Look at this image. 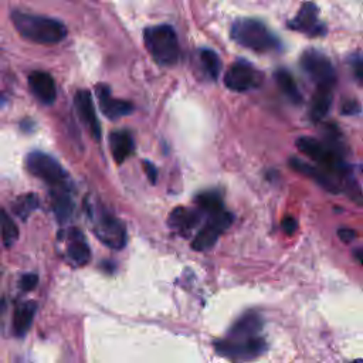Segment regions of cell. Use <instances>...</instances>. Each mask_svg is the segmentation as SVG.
<instances>
[{"label":"cell","mask_w":363,"mask_h":363,"mask_svg":"<svg viewBox=\"0 0 363 363\" xmlns=\"http://www.w3.org/2000/svg\"><path fill=\"white\" fill-rule=\"evenodd\" d=\"M12 22L22 37L38 44H57L67 36L66 26L55 19L13 12Z\"/></svg>","instance_id":"cell-1"},{"label":"cell","mask_w":363,"mask_h":363,"mask_svg":"<svg viewBox=\"0 0 363 363\" xmlns=\"http://www.w3.org/2000/svg\"><path fill=\"white\" fill-rule=\"evenodd\" d=\"M232 38L255 53H269L281 47L278 38L262 22L254 19H239L232 26Z\"/></svg>","instance_id":"cell-2"},{"label":"cell","mask_w":363,"mask_h":363,"mask_svg":"<svg viewBox=\"0 0 363 363\" xmlns=\"http://www.w3.org/2000/svg\"><path fill=\"white\" fill-rule=\"evenodd\" d=\"M145 47L152 59L161 66H173L179 60V43L175 30L162 24L149 27L143 33Z\"/></svg>","instance_id":"cell-3"},{"label":"cell","mask_w":363,"mask_h":363,"mask_svg":"<svg viewBox=\"0 0 363 363\" xmlns=\"http://www.w3.org/2000/svg\"><path fill=\"white\" fill-rule=\"evenodd\" d=\"M26 168L33 176L50 186L60 189L66 185V171L53 157L44 152H30L26 158Z\"/></svg>","instance_id":"cell-4"},{"label":"cell","mask_w":363,"mask_h":363,"mask_svg":"<svg viewBox=\"0 0 363 363\" xmlns=\"http://www.w3.org/2000/svg\"><path fill=\"white\" fill-rule=\"evenodd\" d=\"M301 67L317 87H335L336 73L331 60L318 50H306L301 57Z\"/></svg>","instance_id":"cell-5"},{"label":"cell","mask_w":363,"mask_h":363,"mask_svg":"<svg viewBox=\"0 0 363 363\" xmlns=\"http://www.w3.org/2000/svg\"><path fill=\"white\" fill-rule=\"evenodd\" d=\"M219 355L234 360H250L266 352L267 343L263 338L255 336L250 339H223L215 343Z\"/></svg>","instance_id":"cell-6"},{"label":"cell","mask_w":363,"mask_h":363,"mask_svg":"<svg viewBox=\"0 0 363 363\" xmlns=\"http://www.w3.org/2000/svg\"><path fill=\"white\" fill-rule=\"evenodd\" d=\"M263 73L258 71L247 62L234 63L225 76V84L229 90L236 92H247L263 84Z\"/></svg>","instance_id":"cell-7"},{"label":"cell","mask_w":363,"mask_h":363,"mask_svg":"<svg viewBox=\"0 0 363 363\" xmlns=\"http://www.w3.org/2000/svg\"><path fill=\"white\" fill-rule=\"evenodd\" d=\"M233 220V215L225 211L212 215L211 220L196 234L194 240L192 241V248L196 251H206L212 248L219 237L232 226Z\"/></svg>","instance_id":"cell-8"},{"label":"cell","mask_w":363,"mask_h":363,"mask_svg":"<svg viewBox=\"0 0 363 363\" xmlns=\"http://www.w3.org/2000/svg\"><path fill=\"white\" fill-rule=\"evenodd\" d=\"M94 232L104 244L114 250H121L127 244V229L124 223L111 215H102Z\"/></svg>","instance_id":"cell-9"},{"label":"cell","mask_w":363,"mask_h":363,"mask_svg":"<svg viewBox=\"0 0 363 363\" xmlns=\"http://www.w3.org/2000/svg\"><path fill=\"white\" fill-rule=\"evenodd\" d=\"M290 165L295 172L306 176L311 180H314L315 183H318L322 189H325L329 193L336 194L342 190V186L339 185L338 179L334 175H331L329 172H327L325 169H322L321 166L309 165L298 158H291Z\"/></svg>","instance_id":"cell-10"},{"label":"cell","mask_w":363,"mask_h":363,"mask_svg":"<svg viewBox=\"0 0 363 363\" xmlns=\"http://www.w3.org/2000/svg\"><path fill=\"white\" fill-rule=\"evenodd\" d=\"M318 15V8L314 3L306 2L301 6L292 22H290V27L308 36H322L325 33V27L321 24Z\"/></svg>","instance_id":"cell-11"},{"label":"cell","mask_w":363,"mask_h":363,"mask_svg":"<svg viewBox=\"0 0 363 363\" xmlns=\"http://www.w3.org/2000/svg\"><path fill=\"white\" fill-rule=\"evenodd\" d=\"M97 97H98V106L101 113L110 120H118L127 117L134 111V106L131 102L114 98L108 87L98 85Z\"/></svg>","instance_id":"cell-12"},{"label":"cell","mask_w":363,"mask_h":363,"mask_svg":"<svg viewBox=\"0 0 363 363\" xmlns=\"http://www.w3.org/2000/svg\"><path fill=\"white\" fill-rule=\"evenodd\" d=\"M74 106H76L80 120L88 128L92 138L99 141L101 127H99V121L95 114V106H94V101H92L90 91L80 90L74 97Z\"/></svg>","instance_id":"cell-13"},{"label":"cell","mask_w":363,"mask_h":363,"mask_svg":"<svg viewBox=\"0 0 363 363\" xmlns=\"http://www.w3.org/2000/svg\"><path fill=\"white\" fill-rule=\"evenodd\" d=\"M29 85L31 88V92L36 95L38 101L43 104H53L57 97L56 83L48 73L44 71H33L29 76Z\"/></svg>","instance_id":"cell-14"},{"label":"cell","mask_w":363,"mask_h":363,"mask_svg":"<svg viewBox=\"0 0 363 363\" xmlns=\"http://www.w3.org/2000/svg\"><path fill=\"white\" fill-rule=\"evenodd\" d=\"M263 328L262 315L257 314L255 311L244 314L241 318L236 321V324L230 328L229 336L230 339H250L258 336Z\"/></svg>","instance_id":"cell-15"},{"label":"cell","mask_w":363,"mask_h":363,"mask_svg":"<svg viewBox=\"0 0 363 363\" xmlns=\"http://www.w3.org/2000/svg\"><path fill=\"white\" fill-rule=\"evenodd\" d=\"M332 101L334 87H317V91L313 97V102H311V120L314 122L322 121L332 107Z\"/></svg>","instance_id":"cell-16"},{"label":"cell","mask_w":363,"mask_h":363,"mask_svg":"<svg viewBox=\"0 0 363 363\" xmlns=\"http://www.w3.org/2000/svg\"><path fill=\"white\" fill-rule=\"evenodd\" d=\"M200 220V213L196 211L187 209V207H176V209L171 213L168 223L171 229L176 230L180 234H187L192 229L197 226Z\"/></svg>","instance_id":"cell-17"},{"label":"cell","mask_w":363,"mask_h":363,"mask_svg":"<svg viewBox=\"0 0 363 363\" xmlns=\"http://www.w3.org/2000/svg\"><path fill=\"white\" fill-rule=\"evenodd\" d=\"M110 146L113 157L117 164H124L125 159L134 152V138L128 131H115L110 136Z\"/></svg>","instance_id":"cell-18"},{"label":"cell","mask_w":363,"mask_h":363,"mask_svg":"<svg viewBox=\"0 0 363 363\" xmlns=\"http://www.w3.org/2000/svg\"><path fill=\"white\" fill-rule=\"evenodd\" d=\"M67 255L76 266H85L90 262V257H91L90 247L85 243L83 233L77 229L71 230L70 244L67 247Z\"/></svg>","instance_id":"cell-19"},{"label":"cell","mask_w":363,"mask_h":363,"mask_svg":"<svg viewBox=\"0 0 363 363\" xmlns=\"http://www.w3.org/2000/svg\"><path fill=\"white\" fill-rule=\"evenodd\" d=\"M36 311H37V304L34 301L20 304L16 308L15 320H13V328H15L16 335L24 336L27 334V331L30 329V327L33 324Z\"/></svg>","instance_id":"cell-20"},{"label":"cell","mask_w":363,"mask_h":363,"mask_svg":"<svg viewBox=\"0 0 363 363\" xmlns=\"http://www.w3.org/2000/svg\"><path fill=\"white\" fill-rule=\"evenodd\" d=\"M276 81H277V85L278 88L281 90V92L288 98L291 99L294 104H299L302 101V97H301V92L298 90V85L294 80V77L291 76L290 71L281 69L276 73Z\"/></svg>","instance_id":"cell-21"},{"label":"cell","mask_w":363,"mask_h":363,"mask_svg":"<svg viewBox=\"0 0 363 363\" xmlns=\"http://www.w3.org/2000/svg\"><path fill=\"white\" fill-rule=\"evenodd\" d=\"M53 209L60 223H66L71 218L74 211V201L64 187H60L57 194L55 196Z\"/></svg>","instance_id":"cell-22"},{"label":"cell","mask_w":363,"mask_h":363,"mask_svg":"<svg viewBox=\"0 0 363 363\" xmlns=\"http://www.w3.org/2000/svg\"><path fill=\"white\" fill-rule=\"evenodd\" d=\"M199 209L207 215H216L223 211V200L218 192H203L196 197Z\"/></svg>","instance_id":"cell-23"},{"label":"cell","mask_w":363,"mask_h":363,"mask_svg":"<svg viewBox=\"0 0 363 363\" xmlns=\"http://www.w3.org/2000/svg\"><path fill=\"white\" fill-rule=\"evenodd\" d=\"M0 234H2V240L6 247H12L19 237V229L15 220L3 211L0 212Z\"/></svg>","instance_id":"cell-24"},{"label":"cell","mask_w":363,"mask_h":363,"mask_svg":"<svg viewBox=\"0 0 363 363\" xmlns=\"http://www.w3.org/2000/svg\"><path fill=\"white\" fill-rule=\"evenodd\" d=\"M200 62H201L203 69L207 73V76H209L212 80H218L220 70H222V62L215 51L213 50H201Z\"/></svg>","instance_id":"cell-25"},{"label":"cell","mask_w":363,"mask_h":363,"mask_svg":"<svg viewBox=\"0 0 363 363\" xmlns=\"http://www.w3.org/2000/svg\"><path fill=\"white\" fill-rule=\"evenodd\" d=\"M38 207V200L37 196L33 193H27L22 197H19L16 200V203L13 204V212L15 215H17L22 220H26L27 216L34 212Z\"/></svg>","instance_id":"cell-26"},{"label":"cell","mask_w":363,"mask_h":363,"mask_svg":"<svg viewBox=\"0 0 363 363\" xmlns=\"http://www.w3.org/2000/svg\"><path fill=\"white\" fill-rule=\"evenodd\" d=\"M349 66L355 81L363 87V56L359 55L352 56L349 60Z\"/></svg>","instance_id":"cell-27"},{"label":"cell","mask_w":363,"mask_h":363,"mask_svg":"<svg viewBox=\"0 0 363 363\" xmlns=\"http://www.w3.org/2000/svg\"><path fill=\"white\" fill-rule=\"evenodd\" d=\"M342 114L343 115H356V114H359V111H360V106H359V102L357 101H355V99H348V101H345L343 104H342Z\"/></svg>","instance_id":"cell-28"},{"label":"cell","mask_w":363,"mask_h":363,"mask_svg":"<svg viewBox=\"0 0 363 363\" xmlns=\"http://www.w3.org/2000/svg\"><path fill=\"white\" fill-rule=\"evenodd\" d=\"M38 283V277L36 274H24L20 280V287L23 291H31L36 288Z\"/></svg>","instance_id":"cell-29"},{"label":"cell","mask_w":363,"mask_h":363,"mask_svg":"<svg viewBox=\"0 0 363 363\" xmlns=\"http://www.w3.org/2000/svg\"><path fill=\"white\" fill-rule=\"evenodd\" d=\"M297 227H298V223H297V220L294 218L288 216V218H285L283 220V230H284V233L287 236H292L297 232Z\"/></svg>","instance_id":"cell-30"},{"label":"cell","mask_w":363,"mask_h":363,"mask_svg":"<svg viewBox=\"0 0 363 363\" xmlns=\"http://www.w3.org/2000/svg\"><path fill=\"white\" fill-rule=\"evenodd\" d=\"M338 236H339V239H341L343 243H352V241L356 239V232L352 230V229L342 227V229L338 230Z\"/></svg>","instance_id":"cell-31"},{"label":"cell","mask_w":363,"mask_h":363,"mask_svg":"<svg viewBox=\"0 0 363 363\" xmlns=\"http://www.w3.org/2000/svg\"><path fill=\"white\" fill-rule=\"evenodd\" d=\"M143 168H145V171H146V175H148L149 180H150L152 183L157 182V178H158V171H157V168L153 166V164H150V162L145 161V162H143Z\"/></svg>","instance_id":"cell-32"},{"label":"cell","mask_w":363,"mask_h":363,"mask_svg":"<svg viewBox=\"0 0 363 363\" xmlns=\"http://www.w3.org/2000/svg\"><path fill=\"white\" fill-rule=\"evenodd\" d=\"M353 255H355L356 260L363 266V250H362V248H357V250L353 252Z\"/></svg>","instance_id":"cell-33"}]
</instances>
